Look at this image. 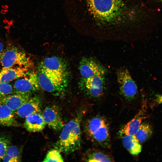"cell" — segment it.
Segmentation results:
<instances>
[{"label": "cell", "mask_w": 162, "mask_h": 162, "mask_svg": "<svg viewBox=\"0 0 162 162\" xmlns=\"http://www.w3.org/2000/svg\"><path fill=\"white\" fill-rule=\"evenodd\" d=\"M146 104L145 102L134 117L125 124L119 131V134L135 135L145 116Z\"/></svg>", "instance_id": "cell-13"}, {"label": "cell", "mask_w": 162, "mask_h": 162, "mask_svg": "<svg viewBox=\"0 0 162 162\" xmlns=\"http://www.w3.org/2000/svg\"><path fill=\"white\" fill-rule=\"evenodd\" d=\"M39 68L58 74L67 76V66L62 58L56 56L45 58L40 64Z\"/></svg>", "instance_id": "cell-10"}, {"label": "cell", "mask_w": 162, "mask_h": 162, "mask_svg": "<svg viewBox=\"0 0 162 162\" xmlns=\"http://www.w3.org/2000/svg\"><path fill=\"white\" fill-rule=\"evenodd\" d=\"M116 76L120 94L128 101L134 100L138 93V88L128 69L124 67L118 69Z\"/></svg>", "instance_id": "cell-6"}, {"label": "cell", "mask_w": 162, "mask_h": 162, "mask_svg": "<svg viewBox=\"0 0 162 162\" xmlns=\"http://www.w3.org/2000/svg\"><path fill=\"white\" fill-rule=\"evenodd\" d=\"M86 133L94 144L104 148L110 147L108 123L103 116H96L88 119L85 127Z\"/></svg>", "instance_id": "cell-3"}, {"label": "cell", "mask_w": 162, "mask_h": 162, "mask_svg": "<svg viewBox=\"0 0 162 162\" xmlns=\"http://www.w3.org/2000/svg\"><path fill=\"white\" fill-rule=\"evenodd\" d=\"M15 112L5 105L0 104V125L5 126H17Z\"/></svg>", "instance_id": "cell-18"}, {"label": "cell", "mask_w": 162, "mask_h": 162, "mask_svg": "<svg viewBox=\"0 0 162 162\" xmlns=\"http://www.w3.org/2000/svg\"><path fill=\"white\" fill-rule=\"evenodd\" d=\"M152 133L151 126L146 122H142L135 136L140 143H143L149 139Z\"/></svg>", "instance_id": "cell-21"}, {"label": "cell", "mask_w": 162, "mask_h": 162, "mask_svg": "<svg viewBox=\"0 0 162 162\" xmlns=\"http://www.w3.org/2000/svg\"><path fill=\"white\" fill-rule=\"evenodd\" d=\"M46 124L40 112L32 114L25 118L24 126L30 132H37L42 131L45 128Z\"/></svg>", "instance_id": "cell-16"}, {"label": "cell", "mask_w": 162, "mask_h": 162, "mask_svg": "<svg viewBox=\"0 0 162 162\" xmlns=\"http://www.w3.org/2000/svg\"><path fill=\"white\" fill-rule=\"evenodd\" d=\"M96 38L134 40L145 30L148 11L142 0H85Z\"/></svg>", "instance_id": "cell-1"}, {"label": "cell", "mask_w": 162, "mask_h": 162, "mask_svg": "<svg viewBox=\"0 0 162 162\" xmlns=\"http://www.w3.org/2000/svg\"><path fill=\"white\" fill-rule=\"evenodd\" d=\"M79 70L82 79H87L99 75H105V68L96 59L84 57L80 61Z\"/></svg>", "instance_id": "cell-8"}, {"label": "cell", "mask_w": 162, "mask_h": 162, "mask_svg": "<svg viewBox=\"0 0 162 162\" xmlns=\"http://www.w3.org/2000/svg\"><path fill=\"white\" fill-rule=\"evenodd\" d=\"M14 92L13 87L10 84L0 82V98Z\"/></svg>", "instance_id": "cell-24"}, {"label": "cell", "mask_w": 162, "mask_h": 162, "mask_svg": "<svg viewBox=\"0 0 162 162\" xmlns=\"http://www.w3.org/2000/svg\"><path fill=\"white\" fill-rule=\"evenodd\" d=\"M21 150L18 147L10 145L2 161L3 162H19L21 161Z\"/></svg>", "instance_id": "cell-20"}, {"label": "cell", "mask_w": 162, "mask_h": 162, "mask_svg": "<svg viewBox=\"0 0 162 162\" xmlns=\"http://www.w3.org/2000/svg\"><path fill=\"white\" fill-rule=\"evenodd\" d=\"M157 1L161 3L162 4V0H157Z\"/></svg>", "instance_id": "cell-27"}, {"label": "cell", "mask_w": 162, "mask_h": 162, "mask_svg": "<svg viewBox=\"0 0 162 162\" xmlns=\"http://www.w3.org/2000/svg\"><path fill=\"white\" fill-rule=\"evenodd\" d=\"M4 50L3 44L0 42V63L4 52Z\"/></svg>", "instance_id": "cell-26"}, {"label": "cell", "mask_w": 162, "mask_h": 162, "mask_svg": "<svg viewBox=\"0 0 162 162\" xmlns=\"http://www.w3.org/2000/svg\"><path fill=\"white\" fill-rule=\"evenodd\" d=\"M14 92L31 94L38 90L40 87L37 72L31 70L27 74L18 79L13 86Z\"/></svg>", "instance_id": "cell-9"}, {"label": "cell", "mask_w": 162, "mask_h": 162, "mask_svg": "<svg viewBox=\"0 0 162 162\" xmlns=\"http://www.w3.org/2000/svg\"><path fill=\"white\" fill-rule=\"evenodd\" d=\"M41 100L38 96L31 97L15 112V113L20 117L25 118L32 114L41 112Z\"/></svg>", "instance_id": "cell-15"}, {"label": "cell", "mask_w": 162, "mask_h": 162, "mask_svg": "<svg viewBox=\"0 0 162 162\" xmlns=\"http://www.w3.org/2000/svg\"><path fill=\"white\" fill-rule=\"evenodd\" d=\"M105 75H97L87 79H81L80 82L81 89L89 97L98 99L103 96L106 90Z\"/></svg>", "instance_id": "cell-7"}, {"label": "cell", "mask_w": 162, "mask_h": 162, "mask_svg": "<svg viewBox=\"0 0 162 162\" xmlns=\"http://www.w3.org/2000/svg\"><path fill=\"white\" fill-rule=\"evenodd\" d=\"M0 63L4 68L19 66L34 68V63L29 56L13 45H9L4 50Z\"/></svg>", "instance_id": "cell-5"}, {"label": "cell", "mask_w": 162, "mask_h": 162, "mask_svg": "<svg viewBox=\"0 0 162 162\" xmlns=\"http://www.w3.org/2000/svg\"><path fill=\"white\" fill-rule=\"evenodd\" d=\"M32 70L19 66L3 67L0 70V82L9 83L25 76Z\"/></svg>", "instance_id": "cell-14"}, {"label": "cell", "mask_w": 162, "mask_h": 162, "mask_svg": "<svg viewBox=\"0 0 162 162\" xmlns=\"http://www.w3.org/2000/svg\"><path fill=\"white\" fill-rule=\"evenodd\" d=\"M60 152L55 148L49 151L46 154L43 162H63V159Z\"/></svg>", "instance_id": "cell-23"}, {"label": "cell", "mask_w": 162, "mask_h": 162, "mask_svg": "<svg viewBox=\"0 0 162 162\" xmlns=\"http://www.w3.org/2000/svg\"><path fill=\"white\" fill-rule=\"evenodd\" d=\"M42 114L46 124L55 131L62 130L64 125L60 112L57 107H46Z\"/></svg>", "instance_id": "cell-11"}, {"label": "cell", "mask_w": 162, "mask_h": 162, "mask_svg": "<svg viewBox=\"0 0 162 162\" xmlns=\"http://www.w3.org/2000/svg\"><path fill=\"white\" fill-rule=\"evenodd\" d=\"M31 97L30 94L14 92L0 98V104L5 105L15 112Z\"/></svg>", "instance_id": "cell-12"}, {"label": "cell", "mask_w": 162, "mask_h": 162, "mask_svg": "<svg viewBox=\"0 0 162 162\" xmlns=\"http://www.w3.org/2000/svg\"><path fill=\"white\" fill-rule=\"evenodd\" d=\"M82 113L67 123L62 129L55 148L68 154L79 150L81 147L80 122Z\"/></svg>", "instance_id": "cell-2"}, {"label": "cell", "mask_w": 162, "mask_h": 162, "mask_svg": "<svg viewBox=\"0 0 162 162\" xmlns=\"http://www.w3.org/2000/svg\"><path fill=\"white\" fill-rule=\"evenodd\" d=\"M86 161L88 162H101L114 161L112 157L103 151L93 149L87 154Z\"/></svg>", "instance_id": "cell-19"}, {"label": "cell", "mask_w": 162, "mask_h": 162, "mask_svg": "<svg viewBox=\"0 0 162 162\" xmlns=\"http://www.w3.org/2000/svg\"><path fill=\"white\" fill-rule=\"evenodd\" d=\"M123 144L130 153L134 155L138 154L142 151V146L135 135L119 134Z\"/></svg>", "instance_id": "cell-17"}, {"label": "cell", "mask_w": 162, "mask_h": 162, "mask_svg": "<svg viewBox=\"0 0 162 162\" xmlns=\"http://www.w3.org/2000/svg\"><path fill=\"white\" fill-rule=\"evenodd\" d=\"M153 101L154 105L162 104V94H156Z\"/></svg>", "instance_id": "cell-25"}, {"label": "cell", "mask_w": 162, "mask_h": 162, "mask_svg": "<svg viewBox=\"0 0 162 162\" xmlns=\"http://www.w3.org/2000/svg\"><path fill=\"white\" fill-rule=\"evenodd\" d=\"M10 139L4 134L0 133V162L5 155L7 150L10 145Z\"/></svg>", "instance_id": "cell-22"}, {"label": "cell", "mask_w": 162, "mask_h": 162, "mask_svg": "<svg viewBox=\"0 0 162 162\" xmlns=\"http://www.w3.org/2000/svg\"><path fill=\"white\" fill-rule=\"evenodd\" d=\"M37 72L40 87L43 90L55 95L64 92L68 84L67 76L50 72L38 68Z\"/></svg>", "instance_id": "cell-4"}]
</instances>
